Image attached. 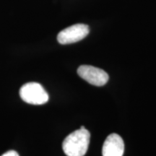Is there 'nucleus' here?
<instances>
[{
	"label": "nucleus",
	"instance_id": "3",
	"mask_svg": "<svg viewBox=\"0 0 156 156\" xmlns=\"http://www.w3.org/2000/svg\"><path fill=\"white\" fill-rule=\"evenodd\" d=\"M90 32L88 25L75 24L62 30L57 36V41L60 44H70L78 42L85 38Z\"/></svg>",
	"mask_w": 156,
	"mask_h": 156
},
{
	"label": "nucleus",
	"instance_id": "2",
	"mask_svg": "<svg viewBox=\"0 0 156 156\" xmlns=\"http://www.w3.org/2000/svg\"><path fill=\"white\" fill-rule=\"evenodd\" d=\"M20 96L25 103L32 105H43L48 102V94L41 84L28 83L20 90Z\"/></svg>",
	"mask_w": 156,
	"mask_h": 156
},
{
	"label": "nucleus",
	"instance_id": "6",
	"mask_svg": "<svg viewBox=\"0 0 156 156\" xmlns=\"http://www.w3.org/2000/svg\"><path fill=\"white\" fill-rule=\"evenodd\" d=\"M2 156H19V155L16 151H9L8 152H7V153H4Z\"/></svg>",
	"mask_w": 156,
	"mask_h": 156
},
{
	"label": "nucleus",
	"instance_id": "1",
	"mask_svg": "<svg viewBox=\"0 0 156 156\" xmlns=\"http://www.w3.org/2000/svg\"><path fill=\"white\" fill-rule=\"evenodd\" d=\"M90 134L86 129H79L69 134L62 144L64 153L67 156H84L87 153Z\"/></svg>",
	"mask_w": 156,
	"mask_h": 156
},
{
	"label": "nucleus",
	"instance_id": "5",
	"mask_svg": "<svg viewBox=\"0 0 156 156\" xmlns=\"http://www.w3.org/2000/svg\"><path fill=\"white\" fill-rule=\"evenodd\" d=\"M124 152V143L119 134H109L103 145V156H123Z\"/></svg>",
	"mask_w": 156,
	"mask_h": 156
},
{
	"label": "nucleus",
	"instance_id": "7",
	"mask_svg": "<svg viewBox=\"0 0 156 156\" xmlns=\"http://www.w3.org/2000/svg\"><path fill=\"white\" fill-rule=\"evenodd\" d=\"M80 129H85V127L84 126H80Z\"/></svg>",
	"mask_w": 156,
	"mask_h": 156
},
{
	"label": "nucleus",
	"instance_id": "4",
	"mask_svg": "<svg viewBox=\"0 0 156 156\" xmlns=\"http://www.w3.org/2000/svg\"><path fill=\"white\" fill-rule=\"evenodd\" d=\"M80 77L95 86H103L108 81V75L104 70L90 65H82L78 68Z\"/></svg>",
	"mask_w": 156,
	"mask_h": 156
}]
</instances>
